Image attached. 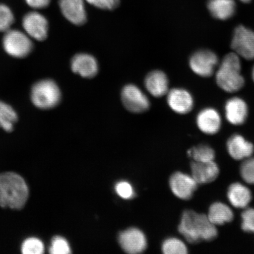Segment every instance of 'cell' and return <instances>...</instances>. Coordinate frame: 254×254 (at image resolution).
Here are the masks:
<instances>
[{"label":"cell","mask_w":254,"mask_h":254,"mask_svg":"<svg viewBox=\"0 0 254 254\" xmlns=\"http://www.w3.org/2000/svg\"><path fill=\"white\" fill-rule=\"evenodd\" d=\"M179 231L190 244L212 241L218 236L217 227L207 215L192 210L183 212Z\"/></svg>","instance_id":"1"},{"label":"cell","mask_w":254,"mask_h":254,"mask_svg":"<svg viewBox=\"0 0 254 254\" xmlns=\"http://www.w3.org/2000/svg\"><path fill=\"white\" fill-rule=\"evenodd\" d=\"M28 195L27 183L20 175L13 172L0 174V206L21 209L26 204Z\"/></svg>","instance_id":"2"},{"label":"cell","mask_w":254,"mask_h":254,"mask_svg":"<svg viewBox=\"0 0 254 254\" xmlns=\"http://www.w3.org/2000/svg\"><path fill=\"white\" fill-rule=\"evenodd\" d=\"M215 79L218 86L227 93L240 91L245 84L241 74L240 57L234 52L225 56L216 72Z\"/></svg>","instance_id":"3"},{"label":"cell","mask_w":254,"mask_h":254,"mask_svg":"<svg viewBox=\"0 0 254 254\" xmlns=\"http://www.w3.org/2000/svg\"><path fill=\"white\" fill-rule=\"evenodd\" d=\"M62 93L58 85L52 79H43L34 84L31 91L32 103L37 108L49 110L55 108L61 101Z\"/></svg>","instance_id":"4"},{"label":"cell","mask_w":254,"mask_h":254,"mask_svg":"<svg viewBox=\"0 0 254 254\" xmlns=\"http://www.w3.org/2000/svg\"><path fill=\"white\" fill-rule=\"evenodd\" d=\"M2 46L8 55L15 58H24L33 50V43L30 37L17 30L6 31L2 39Z\"/></svg>","instance_id":"5"},{"label":"cell","mask_w":254,"mask_h":254,"mask_svg":"<svg viewBox=\"0 0 254 254\" xmlns=\"http://www.w3.org/2000/svg\"><path fill=\"white\" fill-rule=\"evenodd\" d=\"M219 63L217 55L211 50H201L193 53L190 59L192 71L200 77L207 78L214 74Z\"/></svg>","instance_id":"6"},{"label":"cell","mask_w":254,"mask_h":254,"mask_svg":"<svg viewBox=\"0 0 254 254\" xmlns=\"http://www.w3.org/2000/svg\"><path fill=\"white\" fill-rule=\"evenodd\" d=\"M231 48L240 57L247 60H254V31L239 25L234 30Z\"/></svg>","instance_id":"7"},{"label":"cell","mask_w":254,"mask_h":254,"mask_svg":"<svg viewBox=\"0 0 254 254\" xmlns=\"http://www.w3.org/2000/svg\"><path fill=\"white\" fill-rule=\"evenodd\" d=\"M124 106L130 112L141 113L149 109L150 101L138 87L129 84L124 87L122 93Z\"/></svg>","instance_id":"8"},{"label":"cell","mask_w":254,"mask_h":254,"mask_svg":"<svg viewBox=\"0 0 254 254\" xmlns=\"http://www.w3.org/2000/svg\"><path fill=\"white\" fill-rule=\"evenodd\" d=\"M119 242L122 249L128 254L141 253L147 248V239L144 233L136 228H130L119 234Z\"/></svg>","instance_id":"9"},{"label":"cell","mask_w":254,"mask_h":254,"mask_svg":"<svg viewBox=\"0 0 254 254\" xmlns=\"http://www.w3.org/2000/svg\"><path fill=\"white\" fill-rule=\"evenodd\" d=\"M23 28L28 36L37 41L46 39L49 23L43 14L36 11L28 12L23 19Z\"/></svg>","instance_id":"10"},{"label":"cell","mask_w":254,"mask_h":254,"mask_svg":"<svg viewBox=\"0 0 254 254\" xmlns=\"http://www.w3.org/2000/svg\"><path fill=\"white\" fill-rule=\"evenodd\" d=\"M198 184L192 176L181 172L174 173L170 179V186L177 197L184 200L191 198Z\"/></svg>","instance_id":"11"},{"label":"cell","mask_w":254,"mask_h":254,"mask_svg":"<svg viewBox=\"0 0 254 254\" xmlns=\"http://www.w3.org/2000/svg\"><path fill=\"white\" fill-rule=\"evenodd\" d=\"M196 125L200 130L206 134L213 135L220 131L222 119L220 113L214 108L208 107L198 114Z\"/></svg>","instance_id":"12"},{"label":"cell","mask_w":254,"mask_h":254,"mask_svg":"<svg viewBox=\"0 0 254 254\" xmlns=\"http://www.w3.org/2000/svg\"><path fill=\"white\" fill-rule=\"evenodd\" d=\"M191 176L198 184L213 182L218 176L220 169L214 161H195L190 163Z\"/></svg>","instance_id":"13"},{"label":"cell","mask_w":254,"mask_h":254,"mask_svg":"<svg viewBox=\"0 0 254 254\" xmlns=\"http://www.w3.org/2000/svg\"><path fill=\"white\" fill-rule=\"evenodd\" d=\"M167 103L174 112L180 114L190 113L194 103L192 95L183 88H174L168 92Z\"/></svg>","instance_id":"14"},{"label":"cell","mask_w":254,"mask_h":254,"mask_svg":"<svg viewBox=\"0 0 254 254\" xmlns=\"http://www.w3.org/2000/svg\"><path fill=\"white\" fill-rule=\"evenodd\" d=\"M224 110L228 122L234 126L243 125L249 114V107L246 101L238 97L230 98L225 103Z\"/></svg>","instance_id":"15"},{"label":"cell","mask_w":254,"mask_h":254,"mask_svg":"<svg viewBox=\"0 0 254 254\" xmlns=\"http://www.w3.org/2000/svg\"><path fill=\"white\" fill-rule=\"evenodd\" d=\"M59 5L63 15L70 23L81 25L86 21L84 0H60Z\"/></svg>","instance_id":"16"},{"label":"cell","mask_w":254,"mask_h":254,"mask_svg":"<svg viewBox=\"0 0 254 254\" xmlns=\"http://www.w3.org/2000/svg\"><path fill=\"white\" fill-rule=\"evenodd\" d=\"M71 69L82 77L91 78L98 71V64L93 56L87 54H78L71 60Z\"/></svg>","instance_id":"17"},{"label":"cell","mask_w":254,"mask_h":254,"mask_svg":"<svg viewBox=\"0 0 254 254\" xmlns=\"http://www.w3.org/2000/svg\"><path fill=\"white\" fill-rule=\"evenodd\" d=\"M227 148L230 156L236 160H243L252 156L254 146L242 135L231 136L227 143Z\"/></svg>","instance_id":"18"},{"label":"cell","mask_w":254,"mask_h":254,"mask_svg":"<svg viewBox=\"0 0 254 254\" xmlns=\"http://www.w3.org/2000/svg\"><path fill=\"white\" fill-rule=\"evenodd\" d=\"M147 90L155 97L164 96L168 92V79L167 75L161 71H152L145 79Z\"/></svg>","instance_id":"19"},{"label":"cell","mask_w":254,"mask_h":254,"mask_svg":"<svg viewBox=\"0 0 254 254\" xmlns=\"http://www.w3.org/2000/svg\"><path fill=\"white\" fill-rule=\"evenodd\" d=\"M227 196L231 204L237 208H247L252 199L250 189L239 183L231 184L228 190Z\"/></svg>","instance_id":"20"},{"label":"cell","mask_w":254,"mask_h":254,"mask_svg":"<svg viewBox=\"0 0 254 254\" xmlns=\"http://www.w3.org/2000/svg\"><path fill=\"white\" fill-rule=\"evenodd\" d=\"M207 7L211 14L220 20H227L233 17L236 9L234 0H209Z\"/></svg>","instance_id":"21"},{"label":"cell","mask_w":254,"mask_h":254,"mask_svg":"<svg viewBox=\"0 0 254 254\" xmlns=\"http://www.w3.org/2000/svg\"><path fill=\"white\" fill-rule=\"evenodd\" d=\"M208 218L212 224L222 225L233 221L234 214L232 209L224 203L216 202L209 208Z\"/></svg>","instance_id":"22"},{"label":"cell","mask_w":254,"mask_h":254,"mask_svg":"<svg viewBox=\"0 0 254 254\" xmlns=\"http://www.w3.org/2000/svg\"><path fill=\"white\" fill-rule=\"evenodd\" d=\"M18 116L16 111L9 104L0 100V128L8 132L13 130Z\"/></svg>","instance_id":"23"},{"label":"cell","mask_w":254,"mask_h":254,"mask_svg":"<svg viewBox=\"0 0 254 254\" xmlns=\"http://www.w3.org/2000/svg\"><path fill=\"white\" fill-rule=\"evenodd\" d=\"M188 154L195 161H214L215 156L213 149L206 144H200L190 148Z\"/></svg>","instance_id":"24"},{"label":"cell","mask_w":254,"mask_h":254,"mask_svg":"<svg viewBox=\"0 0 254 254\" xmlns=\"http://www.w3.org/2000/svg\"><path fill=\"white\" fill-rule=\"evenodd\" d=\"M186 244L176 238H168L164 241L162 251L165 254H186L188 253Z\"/></svg>","instance_id":"25"},{"label":"cell","mask_w":254,"mask_h":254,"mask_svg":"<svg viewBox=\"0 0 254 254\" xmlns=\"http://www.w3.org/2000/svg\"><path fill=\"white\" fill-rule=\"evenodd\" d=\"M21 252L24 254H41L44 252V244L36 238L25 240L21 246Z\"/></svg>","instance_id":"26"},{"label":"cell","mask_w":254,"mask_h":254,"mask_svg":"<svg viewBox=\"0 0 254 254\" xmlns=\"http://www.w3.org/2000/svg\"><path fill=\"white\" fill-rule=\"evenodd\" d=\"M14 21V16L8 6L0 4V32L7 31Z\"/></svg>","instance_id":"27"},{"label":"cell","mask_w":254,"mask_h":254,"mask_svg":"<svg viewBox=\"0 0 254 254\" xmlns=\"http://www.w3.org/2000/svg\"><path fill=\"white\" fill-rule=\"evenodd\" d=\"M52 254H68L71 253L70 247L64 238L56 236L53 238L49 249Z\"/></svg>","instance_id":"28"},{"label":"cell","mask_w":254,"mask_h":254,"mask_svg":"<svg viewBox=\"0 0 254 254\" xmlns=\"http://www.w3.org/2000/svg\"><path fill=\"white\" fill-rule=\"evenodd\" d=\"M241 177L244 182L254 185V158H247L240 167Z\"/></svg>","instance_id":"29"},{"label":"cell","mask_w":254,"mask_h":254,"mask_svg":"<svg viewBox=\"0 0 254 254\" xmlns=\"http://www.w3.org/2000/svg\"><path fill=\"white\" fill-rule=\"evenodd\" d=\"M241 228L247 233H254V208H247L241 214Z\"/></svg>","instance_id":"30"},{"label":"cell","mask_w":254,"mask_h":254,"mask_svg":"<svg viewBox=\"0 0 254 254\" xmlns=\"http://www.w3.org/2000/svg\"><path fill=\"white\" fill-rule=\"evenodd\" d=\"M115 190L117 194L123 199H129L134 197L135 193L132 186L125 181L117 183Z\"/></svg>","instance_id":"31"},{"label":"cell","mask_w":254,"mask_h":254,"mask_svg":"<svg viewBox=\"0 0 254 254\" xmlns=\"http://www.w3.org/2000/svg\"><path fill=\"white\" fill-rule=\"evenodd\" d=\"M89 4L103 9H114L118 7L120 0H85Z\"/></svg>","instance_id":"32"},{"label":"cell","mask_w":254,"mask_h":254,"mask_svg":"<svg viewBox=\"0 0 254 254\" xmlns=\"http://www.w3.org/2000/svg\"><path fill=\"white\" fill-rule=\"evenodd\" d=\"M25 1L31 8L41 9L47 7L50 4L51 0H25Z\"/></svg>","instance_id":"33"},{"label":"cell","mask_w":254,"mask_h":254,"mask_svg":"<svg viewBox=\"0 0 254 254\" xmlns=\"http://www.w3.org/2000/svg\"><path fill=\"white\" fill-rule=\"evenodd\" d=\"M240 1L244 3H249L250 1H252V0H240Z\"/></svg>","instance_id":"34"},{"label":"cell","mask_w":254,"mask_h":254,"mask_svg":"<svg viewBox=\"0 0 254 254\" xmlns=\"http://www.w3.org/2000/svg\"><path fill=\"white\" fill-rule=\"evenodd\" d=\"M252 78H253V80L254 82V65L253 69H252Z\"/></svg>","instance_id":"35"}]
</instances>
